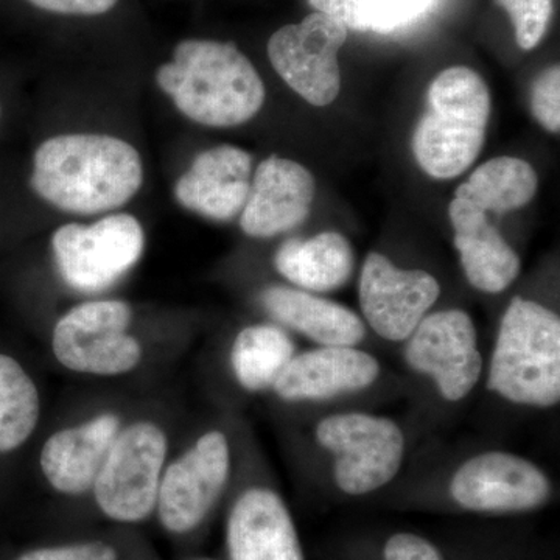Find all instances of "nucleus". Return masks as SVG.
I'll list each match as a JSON object with an SVG mask.
<instances>
[{"mask_svg":"<svg viewBox=\"0 0 560 560\" xmlns=\"http://www.w3.org/2000/svg\"><path fill=\"white\" fill-rule=\"evenodd\" d=\"M405 342L408 366L430 378L442 399H466L480 382L485 361L469 313L459 308L429 313Z\"/></svg>","mask_w":560,"mask_h":560,"instance_id":"10","label":"nucleus"},{"mask_svg":"<svg viewBox=\"0 0 560 560\" xmlns=\"http://www.w3.org/2000/svg\"><path fill=\"white\" fill-rule=\"evenodd\" d=\"M143 180L138 150L105 135H65L35 153L32 187L55 208L94 215L121 208Z\"/></svg>","mask_w":560,"mask_h":560,"instance_id":"1","label":"nucleus"},{"mask_svg":"<svg viewBox=\"0 0 560 560\" xmlns=\"http://www.w3.org/2000/svg\"><path fill=\"white\" fill-rule=\"evenodd\" d=\"M296 346L282 327L256 324L238 331L231 348V368L235 381L249 393L271 389Z\"/></svg>","mask_w":560,"mask_h":560,"instance_id":"22","label":"nucleus"},{"mask_svg":"<svg viewBox=\"0 0 560 560\" xmlns=\"http://www.w3.org/2000/svg\"><path fill=\"white\" fill-rule=\"evenodd\" d=\"M490 393L510 404L552 408L560 400V319L536 301L514 298L489 360Z\"/></svg>","mask_w":560,"mask_h":560,"instance_id":"3","label":"nucleus"},{"mask_svg":"<svg viewBox=\"0 0 560 560\" xmlns=\"http://www.w3.org/2000/svg\"><path fill=\"white\" fill-rule=\"evenodd\" d=\"M131 319V307L124 301L77 305L55 326V359L66 370L98 377L135 371L142 361V346L128 334Z\"/></svg>","mask_w":560,"mask_h":560,"instance_id":"7","label":"nucleus"},{"mask_svg":"<svg viewBox=\"0 0 560 560\" xmlns=\"http://www.w3.org/2000/svg\"><path fill=\"white\" fill-rule=\"evenodd\" d=\"M230 560H305L304 547L285 500L270 488H249L226 518Z\"/></svg>","mask_w":560,"mask_h":560,"instance_id":"15","label":"nucleus"},{"mask_svg":"<svg viewBox=\"0 0 560 560\" xmlns=\"http://www.w3.org/2000/svg\"><path fill=\"white\" fill-rule=\"evenodd\" d=\"M156 81L176 108L206 127H237L265 102V86L253 62L234 44L187 39L162 65Z\"/></svg>","mask_w":560,"mask_h":560,"instance_id":"2","label":"nucleus"},{"mask_svg":"<svg viewBox=\"0 0 560 560\" xmlns=\"http://www.w3.org/2000/svg\"><path fill=\"white\" fill-rule=\"evenodd\" d=\"M28 2L51 13L97 16V14L108 13L119 0H28Z\"/></svg>","mask_w":560,"mask_h":560,"instance_id":"30","label":"nucleus"},{"mask_svg":"<svg viewBox=\"0 0 560 560\" xmlns=\"http://www.w3.org/2000/svg\"><path fill=\"white\" fill-rule=\"evenodd\" d=\"M381 361L357 346H319L296 353L272 385L290 404L326 401L360 393L378 381Z\"/></svg>","mask_w":560,"mask_h":560,"instance_id":"14","label":"nucleus"},{"mask_svg":"<svg viewBox=\"0 0 560 560\" xmlns=\"http://www.w3.org/2000/svg\"><path fill=\"white\" fill-rule=\"evenodd\" d=\"M167 451V434L150 420L120 429L92 486L105 517L139 523L156 511Z\"/></svg>","mask_w":560,"mask_h":560,"instance_id":"6","label":"nucleus"},{"mask_svg":"<svg viewBox=\"0 0 560 560\" xmlns=\"http://www.w3.org/2000/svg\"><path fill=\"white\" fill-rule=\"evenodd\" d=\"M510 13L514 24L515 39L522 49L530 50L544 39L550 25L552 0H499Z\"/></svg>","mask_w":560,"mask_h":560,"instance_id":"26","label":"nucleus"},{"mask_svg":"<svg viewBox=\"0 0 560 560\" xmlns=\"http://www.w3.org/2000/svg\"><path fill=\"white\" fill-rule=\"evenodd\" d=\"M14 560H119L116 547L102 540L55 545L22 552Z\"/></svg>","mask_w":560,"mask_h":560,"instance_id":"28","label":"nucleus"},{"mask_svg":"<svg viewBox=\"0 0 560 560\" xmlns=\"http://www.w3.org/2000/svg\"><path fill=\"white\" fill-rule=\"evenodd\" d=\"M448 215L455 231L460 267L470 285L489 294L506 290L521 272V257L489 223L485 210L455 197Z\"/></svg>","mask_w":560,"mask_h":560,"instance_id":"19","label":"nucleus"},{"mask_svg":"<svg viewBox=\"0 0 560 560\" xmlns=\"http://www.w3.org/2000/svg\"><path fill=\"white\" fill-rule=\"evenodd\" d=\"M260 302L276 323L318 346H359L366 337V323L355 312L311 291L270 287Z\"/></svg>","mask_w":560,"mask_h":560,"instance_id":"20","label":"nucleus"},{"mask_svg":"<svg viewBox=\"0 0 560 560\" xmlns=\"http://www.w3.org/2000/svg\"><path fill=\"white\" fill-rule=\"evenodd\" d=\"M145 235L139 220L117 213L91 226L66 224L51 235V253L62 280L80 293H101L140 260Z\"/></svg>","mask_w":560,"mask_h":560,"instance_id":"8","label":"nucleus"},{"mask_svg":"<svg viewBox=\"0 0 560 560\" xmlns=\"http://www.w3.org/2000/svg\"><path fill=\"white\" fill-rule=\"evenodd\" d=\"M120 429L119 416L102 412L51 434L39 456L40 470L51 489L62 495L91 490Z\"/></svg>","mask_w":560,"mask_h":560,"instance_id":"18","label":"nucleus"},{"mask_svg":"<svg viewBox=\"0 0 560 560\" xmlns=\"http://www.w3.org/2000/svg\"><path fill=\"white\" fill-rule=\"evenodd\" d=\"M275 265L280 276L301 290L327 293L348 282L355 256L345 235L320 232L307 241L283 242L276 253Z\"/></svg>","mask_w":560,"mask_h":560,"instance_id":"21","label":"nucleus"},{"mask_svg":"<svg viewBox=\"0 0 560 560\" xmlns=\"http://www.w3.org/2000/svg\"><path fill=\"white\" fill-rule=\"evenodd\" d=\"M539 179L533 165L518 158L501 156L480 165L456 190L485 212L506 213L528 205Z\"/></svg>","mask_w":560,"mask_h":560,"instance_id":"23","label":"nucleus"},{"mask_svg":"<svg viewBox=\"0 0 560 560\" xmlns=\"http://www.w3.org/2000/svg\"><path fill=\"white\" fill-rule=\"evenodd\" d=\"M315 441L334 456L335 485L349 497L370 495L388 486L401 469L407 445L393 419L359 411L320 419Z\"/></svg>","mask_w":560,"mask_h":560,"instance_id":"5","label":"nucleus"},{"mask_svg":"<svg viewBox=\"0 0 560 560\" xmlns=\"http://www.w3.org/2000/svg\"><path fill=\"white\" fill-rule=\"evenodd\" d=\"M456 508L471 514L515 515L551 500L550 478L533 460L510 452L478 453L464 460L448 485Z\"/></svg>","mask_w":560,"mask_h":560,"instance_id":"9","label":"nucleus"},{"mask_svg":"<svg viewBox=\"0 0 560 560\" xmlns=\"http://www.w3.org/2000/svg\"><path fill=\"white\" fill-rule=\"evenodd\" d=\"M441 285L423 270H401L381 253H371L360 275L364 323L386 341H407L436 304Z\"/></svg>","mask_w":560,"mask_h":560,"instance_id":"13","label":"nucleus"},{"mask_svg":"<svg viewBox=\"0 0 560 560\" xmlns=\"http://www.w3.org/2000/svg\"><path fill=\"white\" fill-rule=\"evenodd\" d=\"M38 388L16 360L0 353V453L20 448L38 425Z\"/></svg>","mask_w":560,"mask_h":560,"instance_id":"24","label":"nucleus"},{"mask_svg":"<svg viewBox=\"0 0 560 560\" xmlns=\"http://www.w3.org/2000/svg\"><path fill=\"white\" fill-rule=\"evenodd\" d=\"M253 158L238 147L202 151L175 186L176 201L206 219L228 221L245 208Z\"/></svg>","mask_w":560,"mask_h":560,"instance_id":"17","label":"nucleus"},{"mask_svg":"<svg viewBox=\"0 0 560 560\" xmlns=\"http://www.w3.org/2000/svg\"><path fill=\"white\" fill-rule=\"evenodd\" d=\"M346 39L345 24L315 11L276 32L268 40V57L280 79L305 102L327 106L340 94L338 51Z\"/></svg>","mask_w":560,"mask_h":560,"instance_id":"11","label":"nucleus"},{"mask_svg":"<svg viewBox=\"0 0 560 560\" xmlns=\"http://www.w3.org/2000/svg\"><path fill=\"white\" fill-rule=\"evenodd\" d=\"M316 184L298 162L270 156L254 173L241 226L249 237L270 238L300 226L311 213Z\"/></svg>","mask_w":560,"mask_h":560,"instance_id":"16","label":"nucleus"},{"mask_svg":"<svg viewBox=\"0 0 560 560\" xmlns=\"http://www.w3.org/2000/svg\"><path fill=\"white\" fill-rule=\"evenodd\" d=\"M327 16L357 32L388 33L408 27L433 7L434 0H308Z\"/></svg>","mask_w":560,"mask_h":560,"instance_id":"25","label":"nucleus"},{"mask_svg":"<svg viewBox=\"0 0 560 560\" xmlns=\"http://www.w3.org/2000/svg\"><path fill=\"white\" fill-rule=\"evenodd\" d=\"M530 108L541 127L548 131L560 130V70L551 66L536 80L530 94Z\"/></svg>","mask_w":560,"mask_h":560,"instance_id":"27","label":"nucleus"},{"mask_svg":"<svg viewBox=\"0 0 560 560\" xmlns=\"http://www.w3.org/2000/svg\"><path fill=\"white\" fill-rule=\"evenodd\" d=\"M231 475V447L219 430L208 431L162 474L156 512L162 528L191 533L208 517Z\"/></svg>","mask_w":560,"mask_h":560,"instance_id":"12","label":"nucleus"},{"mask_svg":"<svg viewBox=\"0 0 560 560\" xmlns=\"http://www.w3.org/2000/svg\"><path fill=\"white\" fill-rule=\"evenodd\" d=\"M191 560H217V559H212V558H197V559H191Z\"/></svg>","mask_w":560,"mask_h":560,"instance_id":"31","label":"nucleus"},{"mask_svg":"<svg viewBox=\"0 0 560 560\" xmlns=\"http://www.w3.org/2000/svg\"><path fill=\"white\" fill-rule=\"evenodd\" d=\"M490 117V92L480 73L464 66L445 69L427 94L412 151L427 175L452 179L480 156Z\"/></svg>","mask_w":560,"mask_h":560,"instance_id":"4","label":"nucleus"},{"mask_svg":"<svg viewBox=\"0 0 560 560\" xmlns=\"http://www.w3.org/2000/svg\"><path fill=\"white\" fill-rule=\"evenodd\" d=\"M382 560H445L436 545L411 530L390 534L382 548Z\"/></svg>","mask_w":560,"mask_h":560,"instance_id":"29","label":"nucleus"}]
</instances>
